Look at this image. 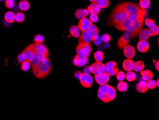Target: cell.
<instances>
[{"label": "cell", "mask_w": 159, "mask_h": 120, "mask_svg": "<svg viewBox=\"0 0 159 120\" xmlns=\"http://www.w3.org/2000/svg\"><path fill=\"white\" fill-rule=\"evenodd\" d=\"M21 64H22L21 68L22 69V71H28L31 67L30 63L27 61H26V60H25L24 61L22 62Z\"/></svg>", "instance_id": "41"}, {"label": "cell", "mask_w": 159, "mask_h": 120, "mask_svg": "<svg viewBox=\"0 0 159 120\" xmlns=\"http://www.w3.org/2000/svg\"><path fill=\"white\" fill-rule=\"evenodd\" d=\"M95 80L99 85H102L107 84L110 80V75L108 73L105 74L95 75Z\"/></svg>", "instance_id": "14"}, {"label": "cell", "mask_w": 159, "mask_h": 120, "mask_svg": "<svg viewBox=\"0 0 159 120\" xmlns=\"http://www.w3.org/2000/svg\"><path fill=\"white\" fill-rule=\"evenodd\" d=\"M82 86L85 88H90L93 84V78L91 75L87 73H81L79 77Z\"/></svg>", "instance_id": "7"}, {"label": "cell", "mask_w": 159, "mask_h": 120, "mask_svg": "<svg viewBox=\"0 0 159 120\" xmlns=\"http://www.w3.org/2000/svg\"><path fill=\"white\" fill-rule=\"evenodd\" d=\"M98 67L99 71L100 72V74H105L106 73H107V67L105 64H104L102 62H98Z\"/></svg>", "instance_id": "39"}, {"label": "cell", "mask_w": 159, "mask_h": 120, "mask_svg": "<svg viewBox=\"0 0 159 120\" xmlns=\"http://www.w3.org/2000/svg\"><path fill=\"white\" fill-rule=\"evenodd\" d=\"M102 38L101 37H97V39H96L94 41V44H95L96 46H100V44H102Z\"/></svg>", "instance_id": "50"}, {"label": "cell", "mask_w": 159, "mask_h": 120, "mask_svg": "<svg viewBox=\"0 0 159 120\" xmlns=\"http://www.w3.org/2000/svg\"><path fill=\"white\" fill-rule=\"evenodd\" d=\"M127 17L128 13L124 9L123 6L121 3L114 8L113 13L108 18V25H112L116 23H119L127 19Z\"/></svg>", "instance_id": "2"}, {"label": "cell", "mask_w": 159, "mask_h": 120, "mask_svg": "<svg viewBox=\"0 0 159 120\" xmlns=\"http://www.w3.org/2000/svg\"><path fill=\"white\" fill-rule=\"evenodd\" d=\"M116 75V78L119 81H123L125 78V74L123 71H119Z\"/></svg>", "instance_id": "44"}, {"label": "cell", "mask_w": 159, "mask_h": 120, "mask_svg": "<svg viewBox=\"0 0 159 120\" xmlns=\"http://www.w3.org/2000/svg\"><path fill=\"white\" fill-rule=\"evenodd\" d=\"M97 0H89V1H91L92 3H93V2H96Z\"/></svg>", "instance_id": "53"}, {"label": "cell", "mask_w": 159, "mask_h": 120, "mask_svg": "<svg viewBox=\"0 0 159 120\" xmlns=\"http://www.w3.org/2000/svg\"><path fill=\"white\" fill-rule=\"evenodd\" d=\"M17 60H18V61L19 62V63H22V62L24 61L25 60V57L24 56L22 53H20L18 55V56L17 57Z\"/></svg>", "instance_id": "49"}, {"label": "cell", "mask_w": 159, "mask_h": 120, "mask_svg": "<svg viewBox=\"0 0 159 120\" xmlns=\"http://www.w3.org/2000/svg\"><path fill=\"white\" fill-rule=\"evenodd\" d=\"M70 33L72 37L74 38H78L80 35V31L76 25H73L70 28Z\"/></svg>", "instance_id": "30"}, {"label": "cell", "mask_w": 159, "mask_h": 120, "mask_svg": "<svg viewBox=\"0 0 159 120\" xmlns=\"http://www.w3.org/2000/svg\"><path fill=\"white\" fill-rule=\"evenodd\" d=\"M108 85H109L107 84L104 85H100L98 91V94H97L99 99L105 103L109 102L108 100L107 92Z\"/></svg>", "instance_id": "9"}, {"label": "cell", "mask_w": 159, "mask_h": 120, "mask_svg": "<svg viewBox=\"0 0 159 120\" xmlns=\"http://www.w3.org/2000/svg\"><path fill=\"white\" fill-rule=\"evenodd\" d=\"M132 29V24L128 29L120 36L117 42V47L120 49H123L124 47L127 46L131 39V33Z\"/></svg>", "instance_id": "5"}, {"label": "cell", "mask_w": 159, "mask_h": 120, "mask_svg": "<svg viewBox=\"0 0 159 120\" xmlns=\"http://www.w3.org/2000/svg\"><path fill=\"white\" fill-rule=\"evenodd\" d=\"M150 37L149 31L147 28L142 29L139 32V39L140 40L147 41Z\"/></svg>", "instance_id": "26"}, {"label": "cell", "mask_w": 159, "mask_h": 120, "mask_svg": "<svg viewBox=\"0 0 159 120\" xmlns=\"http://www.w3.org/2000/svg\"><path fill=\"white\" fill-rule=\"evenodd\" d=\"M22 53L25 56V60L31 63L32 55H34V52L32 51L31 44L28 46L27 47H26Z\"/></svg>", "instance_id": "20"}, {"label": "cell", "mask_w": 159, "mask_h": 120, "mask_svg": "<svg viewBox=\"0 0 159 120\" xmlns=\"http://www.w3.org/2000/svg\"><path fill=\"white\" fill-rule=\"evenodd\" d=\"M117 89L118 91L120 92H126L128 90V86L127 82L125 81H121L118 83L117 86Z\"/></svg>", "instance_id": "32"}, {"label": "cell", "mask_w": 159, "mask_h": 120, "mask_svg": "<svg viewBox=\"0 0 159 120\" xmlns=\"http://www.w3.org/2000/svg\"><path fill=\"white\" fill-rule=\"evenodd\" d=\"M89 12L87 9H79L75 11V16L77 19L80 20L85 18L89 15Z\"/></svg>", "instance_id": "22"}, {"label": "cell", "mask_w": 159, "mask_h": 120, "mask_svg": "<svg viewBox=\"0 0 159 120\" xmlns=\"http://www.w3.org/2000/svg\"><path fill=\"white\" fill-rule=\"evenodd\" d=\"M31 46L34 53L41 54L46 56L49 55L48 48L43 44H31Z\"/></svg>", "instance_id": "8"}, {"label": "cell", "mask_w": 159, "mask_h": 120, "mask_svg": "<svg viewBox=\"0 0 159 120\" xmlns=\"http://www.w3.org/2000/svg\"><path fill=\"white\" fill-rule=\"evenodd\" d=\"M30 3L27 0H21L19 3V8L23 12L28 10L30 8Z\"/></svg>", "instance_id": "29"}, {"label": "cell", "mask_w": 159, "mask_h": 120, "mask_svg": "<svg viewBox=\"0 0 159 120\" xmlns=\"http://www.w3.org/2000/svg\"><path fill=\"white\" fill-rule=\"evenodd\" d=\"M92 23L89 19L85 17L80 20L78 27L81 31H84L87 30L90 26L92 24Z\"/></svg>", "instance_id": "16"}, {"label": "cell", "mask_w": 159, "mask_h": 120, "mask_svg": "<svg viewBox=\"0 0 159 120\" xmlns=\"http://www.w3.org/2000/svg\"><path fill=\"white\" fill-rule=\"evenodd\" d=\"M94 58L96 61L102 62L104 59V53L101 51H96L94 54Z\"/></svg>", "instance_id": "37"}, {"label": "cell", "mask_w": 159, "mask_h": 120, "mask_svg": "<svg viewBox=\"0 0 159 120\" xmlns=\"http://www.w3.org/2000/svg\"><path fill=\"white\" fill-rule=\"evenodd\" d=\"M47 57L46 56L41 55V54H34V55H32V59L30 63L31 64V66L34 67L38 63L43 60V59Z\"/></svg>", "instance_id": "19"}, {"label": "cell", "mask_w": 159, "mask_h": 120, "mask_svg": "<svg viewBox=\"0 0 159 120\" xmlns=\"http://www.w3.org/2000/svg\"><path fill=\"white\" fill-rule=\"evenodd\" d=\"M5 1V0H0V1Z\"/></svg>", "instance_id": "54"}, {"label": "cell", "mask_w": 159, "mask_h": 120, "mask_svg": "<svg viewBox=\"0 0 159 120\" xmlns=\"http://www.w3.org/2000/svg\"><path fill=\"white\" fill-rule=\"evenodd\" d=\"M148 89L154 90L157 87L156 82L154 80H150L146 82Z\"/></svg>", "instance_id": "43"}, {"label": "cell", "mask_w": 159, "mask_h": 120, "mask_svg": "<svg viewBox=\"0 0 159 120\" xmlns=\"http://www.w3.org/2000/svg\"><path fill=\"white\" fill-rule=\"evenodd\" d=\"M96 3L100 8L103 9L107 8L110 4L109 0H97Z\"/></svg>", "instance_id": "35"}, {"label": "cell", "mask_w": 159, "mask_h": 120, "mask_svg": "<svg viewBox=\"0 0 159 120\" xmlns=\"http://www.w3.org/2000/svg\"><path fill=\"white\" fill-rule=\"evenodd\" d=\"M148 31H149L150 37H154V36L158 35L159 34V26H157L156 25L153 28H150Z\"/></svg>", "instance_id": "38"}, {"label": "cell", "mask_w": 159, "mask_h": 120, "mask_svg": "<svg viewBox=\"0 0 159 120\" xmlns=\"http://www.w3.org/2000/svg\"><path fill=\"white\" fill-rule=\"evenodd\" d=\"M123 8L128 13L127 18L133 21L137 18L139 11L141 8L140 6L136 3L131 2H124L122 3Z\"/></svg>", "instance_id": "4"}, {"label": "cell", "mask_w": 159, "mask_h": 120, "mask_svg": "<svg viewBox=\"0 0 159 120\" xmlns=\"http://www.w3.org/2000/svg\"><path fill=\"white\" fill-rule=\"evenodd\" d=\"M15 5L14 0H5V6L8 9L13 8Z\"/></svg>", "instance_id": "45"}, {"label": "cell", "mask_w": 159, "mask_h": 120, "mask_svg": "<svg viewBox=\"0 0 159 120\" xmlns=\"http://www.w3.org/2000/svg\"><path fill=\"white\" fill-rule=\"evenodd\" d=\"M90 72L92 73L95 75H100V72L99 71L98 67V62H95L92 64L89 67Z\"/></svg>", "instance_id": "33"}, {"label": "cell", "mask_w": 159, "mask_h": 120, "mask_svg": "<svg viewBox=\"0 0 159 120\" xmlns=\"http://www.w3.org/2000/svg\"><path fill=\"white\" fill-rule=\"evenodd\" d=\"M147 14L146 10L141 8L139 11L137 18L132 21V25L131 37L132 39H135L137 37L139 32L141 30L144 25V18Z\"/></svg>", "instance_id": "3"}, {"label": "cell", "mask_w": 159, "mask_h": 120, "mask_svg": "<svg viewBox=\"0 0 159 120\" xmlns=\"http://www.w3.org/2000/svg\"><path fill=\"white\" fill-rule=\"evenodd\" d=\"M150 44L147 41L140 40L137 44V49L139 52L145 53L149 50Z\"/></svg>", "instance_id": "17"}, {"label": "cell", "mask_w": 159, "mask_h": 120, "mask_svg": "<svg viewBox=\"0 0 159 120\" xmlns=\"http://www.w3.org/2000/svg\"><path fill=\"white\" fill-rule=\"evenodd\" d=\"M123 54L126 58L128 59H133L135 55V50L133 46L130 44L123 47Z\"/></svg>", "instance_id": "15"}, {"label": "cell", "mask_w": 159, "mask_h": 120, "mask_svg": "<svg viewBox=\"0 0 159 120\" xmlns=\"http://www.w3.org/2000/svg\"><path fill=\"white\" fill-rule=\"evenodd\" d=\"M134 62L133 60H131V59H126L124 60L123 62V68L124 69V71H132L134 68Z\"/></svg>", "instance_id": "18"}, {"label": "cell", "mask_w": 159, "mask_h": 120, "mask_svg": "<svg viewBox=\"0 0 159 120\" xmlns=\"http://www.w3.org/2000/svg\"><path fill=\"white\" fill-rule=\"evenodd\" d=\"M88 29L91 30L92 31V41H94L98 37L99 35V30L97 26L93 24H92L90 26L89 28H88Z\"/></svg>", "instance_id": "28"}, {"label": "cell", "mask_w": 159, "mask_h": 120, "mask_svg": "<svg viewBox=\"0 0 159 120\" xmlns=\"http://www.w3.org/2000/svg\"><path fill=\"white\" fill-rule=\"evenodd\" d=\"M25 15L22 12H18L15 15V21L18 23H22L25 21Z\"/></svg>", "instance_id": "34"}, {"label": "cell", "mask_w": 159, "mask_h": 120, "mask_svg": "<svg viewBox=\"0 0 159 120\" xmlns=\"http://www.w3.org/2000/svg\"><path fill=\"white\" fill-rule=\"evenodd\" d=\"M82 32V35L79 37V43L91 44L92 41V31L88 29Z\"/></svg>", "instance_id": "10"}, {"label": "cell", "mask_w": 159, "mask_h": 120, "mask_svg": "<svg viewBox=\"0 0 159 120\" xmlns=\"http://www.w3.org/2000/svg\"><path fill=\"white\" fill-rule=\"evenodd\" d=\"M136 89L138 92L144 93L148 90V88L145 81H141L136 85Z\"/></svg>", "instance_id": "24"}, {"label": "cell", "mask_w": 159, "mask_h": 120, "mask_svg": "<svg viewBox=\"0 0 159 120\" xmlns=\"http://www.w3.org/2000/svg\"><path fill=\"white\" fill-rule=\"evenodd\" d=\"M77 54L88 58L91 55L92 47L90 44L79 43L76 48Z\"/></svg>", "instance_id": "6"}, {"label": "cell", "mask_w": 159, "mask_h": 120, "mask_svg": "<svg viewBox=\"0 0 159 120\" xmlns=\"http://www.w3.org/2000/svg\"><path fill=\"white\" fill-rule=\"evenodd\" d=\"M88 61V58L87 57L77 54L74 58L73 64L76 67H83L86 65Z\"/></svg>", "instance_id": "12"}, {"label": "cell", "mask_w": 159, "mask_h": 120, "mask_svg": "<svg viewBox=\"0 0 159 120\" xmlns=\"http://www.w3.org/2000/svg\"><path fill=\"white\" fill-rule=\"evenodd\" d=\"M106 67L107 73L110 76H114L119 71V68L116 62L111 61L106 63Z\"/></svg>", "instance_id": "11"}, {"label": "cell", "mask_w": 159, "mask_h": 120, "mask_svg": "<svg viewBox=\"0 0 159 120\" xmlns=\"http://www.w3.org/2000/svg\"><path fill=\"white\" fill-rule=\"evenodd\" d=\"M34 41L36 44H43L44 41V37L41 35H37L34 38Z\"/></svg>", "instance_id": "42"}, {"label": "cell", "mask_w": 159, "mask_h": 120, "mask_svg": "<svg viewBox=\"0 0 159 120\" xmlns=\"http://www.w3.org/2000/svg\"><path fill=\"white\" fill-rule=\"evenodd\" d=\"M150 0H140L139 2V6L142 9H146L150 6Z\"/></svg>", "instance_id": "40"}, {"label": "cell", "mask_w": 159, "mask_h": 120, "mask_svg": "<svg viewBox=\"0 0 159 120\" xmlns=\"http://www.w3.org/2000/svg\"><path fill=\"white\" fill-rule=\"evenodd\" d=\"M102 40L105 43H108L111 40V37L109 34H104L102 37Z\"/></svg>", "instance_id": "47"}, {"label": "cell", "mask_w": 159, "mask_h": 120, "mask_svg": "<svg viewBox=\"0 0 159 120\" xmlns=\"http://www.w3.org/2000/svg\"><path fill=\"white\" fill-rule=\"evenodd\" d=\"M4 20L8 23H13L15 21V14L12 11L6 12L4 14Z\"/></svg>", "instance_id": "27"}, {"label": "cell", "mask_w": 159, "mask_h": 120, "mask_svg": "<svg viewBox=\"0 0 159 120\" xmlns=\"http://www.w3.org/2000/svg\"><path fill=\"white\" fill-rule=\"evenodd\" d=\"M145 68V65L144 62L142 61H137L135 62L133 70L135 72H140L141 71H143Z\"/></svg>", "instance_id": "31"}, {"label": "cell", "mask_w": 159, "mask_h": 120, "mask_svg": "<svg viewBox=\"0 0 159 120\" xmlns=\"http://www.w3.org/2000/svg\"><path fill=\"white\" fill-rule=\"evenodd\" d=\"M156 82L157 86L159 87V78H158V80H157V81H156Z\"/></svg>", "instance_id": "52"}, {"label": "cell", "mask_w": 159, "mask_h": 120, "mask_svg": "<svg viewBox=\"0 0 159 120\" xmlns=\"http://www.w3.org/2000/svg\"><path fill=\"white\" fill-rule=\"evenodd\" d=\"M155 68H156L157 70V71H159V60L158 61H157L156 62V63H155Z\"/></svg>", "instance_id": "51"}, {"label": "cell", "mask_w": 159, "mask_h": 120, "mask_svg": "<svg viewBox=\"0 0 159 120\" xmlns=\"http://www.w3.org/2000/svg\"><path fill=\"white\" fill-rule=\"evenodd\" d=\"M125 78L126 80H127V81L129 82L134 81L135 80H136V74L132 71H127V73H126V75H125Z\"/></svg>", "instance_id": "36"}, {"label": "cell", "mask_w": 159, "mask_h": 120, "mask_svg": "<svg viewBox=\"0 0 159 120\" xmlns=\"http://www.w3.org/2000/svg\"><path fill=\"white\" fill-rule=\"evenodd\" d=\"M90 20L92 22L96 23L98 21V16L95 13H91L90 16Z\"/></svg>", "instance_id": "48"}, {"label": "cell", "mask_w": 159, "mask_h": 120, "mask_svg": "<svg viewBox=\"0 0 159 120\" xmlns=\"http://www.w3.org/2000/svg\"><path fill=\"white\" fill-rule=\"evenodd\" d=\"M101 9V8L99 6L96 2H93L90 4L89 6H88L87 10L88 11L89 13H95L98 15L100 13Z\"/></svg>", "instance_id": "23"}, {"label": "cell", "mask_w": 159, "mask_h": 120, "mask_svg": "<svg viewBox=\"0 0 159 120\" xmlns=\"http://www.w3.org/2000/svg\"><path fill=\"white\" fill-rule=\"evenodd\" d=\"M132 21L128 18L126 19L121 22L113 25L114 27L120 31H125L132 24Z\"/></svg>", "instance_id": "13"}, {"label": "cell", "mask_w": 159, "mask_h": 120, "mask_svg": "<svg viewBox=\"0 0 159 120\" xmlns=\"http://www.w3.org/2000/svg\"><path fill=\"white\" fill-rule=\"evenodd\" d=\"M145 24L148 28H151L156 25V23L153 20L147 18L145 20Z\"/></svg>", "instance_id": "46"}, {"label": "cell", "mask_w": 159, "mask_h": 120, "mask_svg": "<svg viewBox=\"0 0 159 120\" xmlns=\"http://www.w3.org/2000/svg\"><path fill=\"white\" fill-rule=\"evenodd\" d=\"M140 74L142 76V78L145 81H149L152 80L153 77V74L149 69H146L144 71H140Z\"/></svg>", "instance_id": "25"}, {"label": "cell", "mask_w": 159, "mask_h": 120, "mask_svg": "<svg viewBox=\"0 0 159 120\" xmlns=\"http://www.w3.org/2000/svg\"><path fill=\"white\" fill-rule=\"evenodd\" d=\"M52 65L48 56L38 63L36 65L32 67V73L38 78H44L49 75L52 70Z\"/></svg>", "instance_id": "1"}, {"label": "cell", "mask_w": 159, "mask_h": 120, "mask_svg": "<svg viewBox=\"0 0 159 120\" xmlns=\"http://www.w3.org/2000/svg\"><path fill=\"white\" fill-rule=\"evenodd\" d=\"M107 97L108 102L113 101L116 96V91L113 87L108 85L107 89Z\"/></svg>", "instance_id": "21"}]
</instances>
